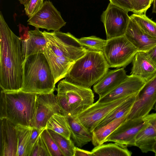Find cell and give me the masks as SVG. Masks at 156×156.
<instances>
[{
    "label": "cell",
    "mask_w": 156,
    "mask_h": 156,
    "mask_svg": "<svg viewBox=\"0 0 156 156\" xmlns=\"http://www.w3.org/2000/svg\"><path fill=\"white\" fill-rule=\"evenodd\" d=\"M0 86L6 91L20 90L24 62L21 39L15 35L0 12Z\"/></svg>",
    "instance_id": "1"
},
{
    "label": "cell",
    "mask_w": 156,
    "mask_h": 156,
    "mask_svg": "<svg viewBox=\"0 0 156 156\" xmlns=\"http://www.w3.org/2000/svg\"><path fill=\"white\" fill-rule=\"evenodd\" d=\"M36 94L21 90H1L0 119H6L16 126L34 127L36 111Z\"/></svg>",
    "instance_id": "2"
},
{
    "label": "cell",
    "mask_w": 156,
    "mask_h": 156,
    "mask_svg": "<svg viewBox=\"0 0 156 156\" xmlns=\"http://www.w3.org/2000/svg\"><path fill=\"white\" fill-rule=\"evenodd\" d=\"M23 84L20 90L35 94L54 91L56 84L51 70L43 53L30 55L24 61Z\"/></svg>",
    "instance_id": "3"
},
{
    "label": "cell",
    "mask_w": 156,
    "mask_h": 156,
    "mask_svg": "<svg viewBox=\"0 0 156 156\" xmlns=\"http://www.w3.org/2000/svg\"><path fill=\"white\" fill-rule=\"evenodd\" d=\"M109 68L103 53L87 50L84 55L75 62L64 79L73 84L90 88Z\"/></svg>",
    "instance_id": "4"
},
{
    "label": "cell",
    "mask_w": 156,
    "mask_h": 156,
    "mask_svg": "<svg viewBox=\"0 0 156 156\" xmlns=\"http://www.w3.org/2000/svg\"><path fill=\"white\" fill-rule=\"evenodd\" d=\"M62 114L66 116L77 115L93 103L94 95L90 88L60 81L56 89Z\"/></svg>",
    "instance_id": "5"
},
{
    "label": "cell",
    "mask_w": 156,
    "mask_h": 156,
    "mask_svg": "<svg viewBox=\"0 0 156 156\" xmlns=\"http://www.w3.org/2000/svg\"><path fill=\"white\" fill-rule=\"evenodd\" d=\"M43 33L47 41L46 48L55 55L75 61L84 55L87 50L78 39L69 32L58 31Z\"/></svg>",
    "instance_id": "6"
},
{
    "label": "cell",
    "mask_w": 156,
    "mask_h": 156,
    "mask_svg": "<svg viewBox=\"0 0 156 156\" xmlns=\"http://www.w3.org/2000/svg\"><path fill=\"white\" fill-rule=\"evenodd\" d=\"M137 51L123 36L107 40L103 54L109 68H118L132 62Z\"/></svg>",
    "instance_id": "7"
},
{
    "label": "cell",
    "mask_w": 156,
    "mask_h": 156,
    "mask_svg": "<svg viewBox=\"0 0 156 156\" xmlns=\"http://www.w3.org/2000/svg\"><path fill=\"white\" fill-rule=\"evenodd\" d=\"M156 103V73L146 81L137 94L127 119L144 118L153 109Z\"/></svg>",
    "instance_id": "8"
},
{
    "label": "cell",
    "mask_w": 156,
    "mask_h": 156,
    "mask_svg": "<svg viewBox=\"0 0 156 156\" xmlns=\"http://www.w3.org/2000/svg\"><path fill=\"white\" fill-rule=\"evenodd\" d=\"M128 12L109 3L102 14L106 40L124 36L130 20Z\"/></svg>",
    "instance_id": "9"
},
{
    "label": "cell",
    "mask_w": 156,
    "mask_h": 156,
    "mask_svg": "<svg viewBox=\"0 0 156 156\" xmlns=\"http://www.w3.org/2000/svg\"><path fill=\"white\" fill-rule=\"evenodd\" d=\"M135 94L107 102H100L98 101L78 114V117L82 124L92 133L114 109Z\"/></svg>",
    "instance_id": "10"
},
{
    "label": "cell",
    "mask_w": 156,
    "mask_h": 156,
    "mask_svg": "<svg viewBox=\"0 0 156 156\" xmlns=\"http://www.w3.org/2000/svg\"><path fill=\"white\" fill-rule=\"evenodd\" d=\"M27 22L36 28L44 29L48 31H59L66 23L60 12L49 0L45 1L39 10Z\"/></svg>",
    "instance_id": "11"
},
{
    "label": "cell",
    "mask_w": 156,
    "mask_h": 156,
    "mask_svg": "<svg viewBox=\"0 0 156 156\" xmlns=\"http://www.w3.org/2000/svg\"><path fill=\"white\" fill-rule=\"evenodd\" d=\"M147 124L146 117L126 119L107 138V142H113L124 147L135 146L136 136Z\"/></svg>",
    "instance_id": "12"
},
{
    "label": "cell",
    "mask_w": 156,
    "mask_h": 156,
    "mask_svg": "<svg viewBox=\"0 0 156 156\" xmlns=\"http://www.w3.org/2000/svg\"><path fill=\"white\" fill-rule=\"evenodd\" d=\"M36 104V111L34 127L39 129H43L46 128L48 120L54 114H62L57 95L55 94L54 91L49 93L37 94Z\"/></svg>",
    "instance_id": "13"
},
{
    "label": "cell",
    "mask_w": 156,
    "mask_h": 156,
    "mask_svg": "<svg viewBox=\"0 0 156 156\" xmlns=\"http://www.w3.org/2000/svg\"><path fill=\"white\" fill-rule=\"evenodd\" d=\"M0 120V156H17L16 126L5 118Z\"/></svg>",
    "instance_id": "14"
},
{
    "label": "cell",
    "mask_w": 156,
    "mask_h": 156,
    "mask_svg": "<svg viewBox=\"0 0 156 156\" xmlns=\"http://www.w3.org/2000/svg\"><path fill=\"white\" fill-rule=\"evenodd\" d=\"M146 82L143 79L136 76H128L126 79L110 92L99 98L100 102H107L137 93Z\"/></svg>",
    "instance_id": "15"
},
{
    "label": "cell",
    "mask_w": 156,
    "mask_h": 156,
    "mask_svg": "<svg viewBox=\"0 0 156 156\" xmlns=\"http://www.w3.org/2000/svg\"><path fill=\"white\" fill-rule=\"evenodd\" d=\"M130 18L124 36L138 51L146 52L156 45V38L145 33Z\"/></svg>",
    "instance_id": "16"
},
{
    "label": "cell",
    "mask_w": 156,
    "mask_h": 156,
    "mask_svg": "<svg viewBox=\"0 0 156 156\" xmlns=\"http://www.w3.org/2000/svg\"><path fill=\"white\" fill-rule=\"evenodd\" d=\"M124 68L108 71L93 86L94 92L101 98L112 91L127 77Z\"/></svg>",
    "instance_id": "17"
},
{
    "label": "cell",
    "mask_w": 156,
    "mask_h": 156,
    "mask_svg": "<svg viewBox=\"0 0 156 156\" xmlns=\"http://www.w3.org/2000/svg\"><path fill=\"white\" fill-rule=\"evenodd\" d=\"M146 117L147 124L138 133L135 141V146L144 153L152 151L156 139V113L149 114Z\"/></svg>",
    "instance_id": "18"
},
{
    "label": "cell",
    "mask_w": 156,
    "mask_h": 156,
    "mask_svg": "<svg viewBox=\"0 0 156 156\" xmlns=\"http://www.w3.org/2000/svg\"><path fill=\"white\" fill-rule=\"evenodd\" d=\"M47 41L43 32L36 28L28 31L26 38L21 39V47L24 61L29 56L43 53Z\"/></svg>",
    "instance_id": "19"
},
{
    "label": "cell",
    "mask_w": 156,
    "mask_h": 156,
    "mask_svg": "<svg viewBox=\"0 0 156 156\" xmlns=\"http://www.w3.org/2000/svg\"><path fill=\"white\" fill-rule=\"evenodd\" d=\"M132 62L131 75L139 77L146 81L156 73V66L145 52L137 51Z\"/></svg>",
    "instance_id": "20"
},
{
    "label": "cell",
    "mask_w": 156,
    "mask_h": 156,
    "mask_svg": "<svg viewBox=\"0 0 156 156\" xmlns=\"http://www.w3.org/2000/svg\"><path fill=\"white\" fill-rule=\"evenodd\" d=\"M43 53L47 60L56 84L66 76L75 61L57 56L49 51L46 47Z\"/></svg>",
    "instance_id": "21"
},
{
    "label": "cell",
    "mask_w": 156,
    "mask_h": 156,
    "mask_svg": "<svg viewBox=\"0 0 156 156\" xmlns=\"http://www.w3.org/2000/svg\"><path fill=\"white\" fill-rule=\"evenodd\" d=\"M75 144L79 148L92 141V133L79 120L77 115L66 116Z\"/></svg>",
    "instance_id": "22"
},
{
    "label": "cell",
    "mask_w": 156,
    "mask_h": 156,
    "mask_svg": "<svg viewBox=\"0 0 156 156\" xmlns=\"http://www.w3.org/2000/svg\"><path fill=\"white\" fill-rule=\"evenodd\" d=\"M127 116L115 120L102 126L96 127L92 133L93 144L95 147L107 142L108 137L127 119Z\"/></svg>",
    "instance_id": "23"
},
{
    "label": "cell",
    "mask_w": 156,
    "mask_h": 156,
    "mask_svg": "<svg viewBox=\"0 0 156 156\" xmlns=\"http://www.w3.org/2000/svg\"><path fill=\"white\" fill-rule=\"evenodd\" d=\"M46 128L67 139H70L71 131L66 117L61 113H57L52 115L48 120Z\"/></svg>",
    "instance_id": "24"
},
{
    "label": "cell",
    "mask_w": 156,
    "mask_h": 156,
    "mask_svg": "<svg viewBox=\"0 0 156 156\" xmlns=\"http://www.w3.org/2000/svg\"><path fill=\"white\" fill-rule=\"evenodd\" d=\"M91 151L93 156H131L132 154L127 147H122L115 143L95 146Z\"/></svg>",
    "instance_id": "25"
},
{
    "label": "cell",
    "mask_w": 156,
    "mask_h": 156,
    "mask_svg": "<svg viewBox=\"0 0 156 156\" xmlns=\"http://www.w3.org/2000/svg\"><path fill=\"white\" fill-rule=\"evenodd\" d=\"M137 93L134 94L114 109L96 127L102 126L115 120L128 115L133 104Z\"/></svg>",
    "instance_id": "26"
},
{
    "label": "cell",
    "mask_w": 156,
    "mask_h": 156,
    "mask_svg": "<svg viewBox=\"0 0 156 156\" xmlns=\"http://www.w3.org/2000/svg\"><path fill=\"white\" fill-rule=\"evenodd\" d=\"M17 131V156H28V147L33 127L16 126Z\"/></svg>",
    "instance_id": "27"
},
{
    "label": "cell",
    "mask_w": 156,
    "mask_h": 156,
    "mask_svg": "<svg viewBox=\"0 0 156 156\" xmlns=\"http://www.w3.org/2000/svg\"><path fill=\"white\" fill-rule=\"evenodd\" d=\"M53 139L63 153L64 156H74L76 147L73 140L67 139L54 131L48 129Z\"/></svg>",
    "instance_id": "28"
},
{
    "label": "cell",
    "mask_w": 156,
    "mask_h": 156,
    "mask_svg": "<svg viewBox=\"0 0 156 156\" xmlns=\"http://www.w3.org/2000/svg\"><path fill=\"white\" fill-rule=\"evenodd\" d=\"M146 34L156 38V23L148 18L146 14L133 13L130 16Z\"/></svg>",
    "instance_id": "29"
},
{
    "label": "cell",
    "mask_w": 156,
    "mask_h": 156,
    "mask_svg": "<svg viewBox=\"0 0 156 156\" xmlns=\"http://www.w3.org/2000/svg\"><path fill=\"white\" fill-rule=\"evenodd\" d=\"M78 40L87 50L103 53L107 42V40L94 36L81 37Z\"/></svg>",
    "instance_id": "30"
},
{
    "label": "cell",
    "mask_w": 156,
    "mask_h": 156,
    "mask_svg": "<svg viewBox=\"0 0 156 156\" xmlns=\"http://www.w3.org/2000/svg\"><path fill=\"white\" fill-rule=\"evenodd\" d=\"M41 136L50 156H64L57 144L50 135L48 129L45 128L41 133Z\"/></svg>",
    "instance_id": "31"
},
{
    "label": "cell",
    "mask_w": 156,
    "mask_h": 156,
    "mask_svg": "<svg viewBox=\"0 0 156 156\" xmlns=\"http://www.w3.org/2000/svg\"><path fill=\"white\" fill-rule=\"evenodd\" d=\"M133 8V12L137 14H146L152 3V0H132Z\"/></svg>",
    "instance_id": "32"
},
{
    "label": "cell",
    "mask_w": 156,
    "mask_h": 156,
    "mask_svg": "<svg viewBox=\"0 0 156 156\" xmlns=\"http://www.w3.org/2000/svg\"><path fill=\"white\" fill-rule=\"evenodd\" d=\"M30 156H50L41 134L33 148Z\"/></svg>",
    "instance_id": "33"
},
{
    "label": "cell",
    "mask_w": 156,
    "mask_h": 156,
    "mask_svg": "<svg viewBox=\"0 0 156 156\" xmlns=\"http://www.w3.org/2000/svg\"><path fill=\"white\" fill-rule=\"evenodd\" d=\"M44 3V0H30L24 5V10L26 15L30 18L41 8Z\"/></svg>",
    "instance_id": "34"
},
{
    "label": "cell",
    "mask_w": 156,
    "mask_h": 156,
    "mask_svg": "<svg viewBox=\"0 0 156 156\" xmlns=\"http://www.w3.org/2000/svg\"><path fill=\"white\" fill-rule=\"evenodd\" d=\"M44 129H39L35 127H33L28 145V156H30L33 148L41 133Z\"/></svg>",
    "instance_id": "35"
},
{
    "label": "cell",
    "mask_w": 156,
    "mask_h": 156,
    "mask_svg": "<svg viewBox=\"0 0 156 156\" xmlns=\"http://www.w3.org/2000/svg\"><path fill=\"white\" fill-rule=\"evenodd\" d=\"M110 3L119 7L128 12H133V8L132 0H109Z\"/></svg>",
    "instance_id": "36"
},
{
    "label": "cell",
    "mask_w": 156,
    "mask_h": 156,
    "mask_svg": "<svg viewBox=\"0 0 156 156\" xmlns=\"http://www.w3.org/2000/svg\"><path fill=\"white\" fill-rule=\"evenodd\" d=\"M145 53L150 60L156 66V45Z\"/></svg>",
    "instance_id": "37"
},
{
    "label": "cell",
    "mask_w": 156,
    "mask_h": 156,
    "mask_svg": "<svg viewBox=\"0 0 156 156\" xmlns=\"http://www.w3.org/2000/svg\"><path fill=\"white\" fill-rule=\"evenodd\" d=\"M74 156H93L91 151L85 150L76 147Z\"/></svg>",
    "instance_id": "38"
},
{
    "label": "cell",
    "mask_w": 156,
    "mask_h": 156,
    "mask_svg": "<svg viewBox=\"0 0 156 156\" xmlns=\"http://www.w3.org/2000/svg\"><path fill=\"white\" fill-rule=\"evenodd\" d=\"M152 12L156 13V0H154Z\"/></svg>",
    "instance_id": "39"
},
{
    "label": "cell",
    "mask_w": 156,
    "mask_h": 156,
    "mask_svg": "<svg viewBox=\"0 0 156 156\" xmlns=\"http://www.w3.org/2000/svg\"><path fill=\"white\" fill-rule=\"evenodd\" d=\"M20 3L24 5L27 4L30 0H18Z\"/></svg>",
    "instance_id": "40"
},
{
    "label": "cell",
    "mask_w": 156,
    "mask_h": 156,
    "mask_svg": "<svg viewBox=\"0 0 156 156\" xmlns=\"http://www.w3.org/2000/svg\"><path fill=\"white\" fill-rule=\"evenodd\" d=\"M152 151L154 153L155 155L156 156V139L153 147Z\"/></svg>",
    "instance_id": "41"
},
{
    "label": "cell",
    "mask_w": 156,
    "mask_h": 156,
    "mask_svg": "<svg viewBox=\"0 0 156 156\" xmlns=\"http://www.w3.org/2000/svg\"><path fill=\"white\" fill-rule=\"evenodd\" d=\"M154 109L155 111H156V104L154 105Z\"/></svg>",
    "instance_id": "42"
},
{
    "label": "cell",
    "mask_w": 156,
    "mask_h": 156,
    "mask_svg": "<svg viewBox=\"0 0 156 156\" xmlns=\"http://www.w3.org/2000/svg\"><path fill=\"white\" fill-rule=\"evenodd\" d=\"M154 0H152V2H153Z\"/></svg>",
    "instance_id": "43"
}]
</instances>
